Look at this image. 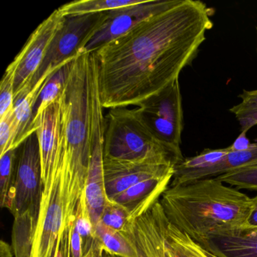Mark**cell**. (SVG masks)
Here are the masks:
<instances>
[{
    "instance_id": "obj_2",
    "label": "cell",
    "mask_w": 257,
    "mask_h": 257,
    "mask_svg": "<svg viewBox=\"0 0 257 257\" xmlns=\"http://www.w3.org/2000/svg\"><path fill=\"white\" fill-rule=\"evenodd\" d=\"M161 204L170 223L201 246L218 233L243 228L252 198L216 177L169 186Z\"/></svg>"
},
{
    "instance_id": "obj_22",
    "label": "cell",
    "mask_w": 257,
    "mask_h": 257,
    "mask_svg": "<svg viewBox=\"0 0 257 257\" xmlns=\"http://www.w3.org/2000/svg\"><path fill=\"white\" fill-rule=\"evenodd\" d=\"M142 0H81L58 8L64 16L97 14L140 4Z\"/></svg>"
},
{
    "instance_id": "obj_30",
    "label": "cell",
    "mask_w": 257,
    "mask_h": 257,
    "mask_svg": "<svg viewBox=\"0 0 257 257\" xmlns=\"http://www.w3.org/2000/svg\"><path fill=\"white\" fill-rule=\"evenodd\" d=\"M253 144L249 142V139L246 137V132H241L234 143L228 147L231 151H245V150H249Z\"/></svg>"
},
{
    "instance_id": "obj_3",
    "label": "cell",
    "mask_w": 257,
    "mask_h": 257,
    "mask_svg": "<svg viewBox=\"0 0 257 257\" xmlns=\"http://www.w3.org/2000/svg\"><path fill=\"white\" fill-rule=\"evenodd\" d=\"M64 228L75 219L88 176L91 119V53L75 59L59 97Z\"/></svg>"
},
{
    "instance_id": "obj_19",
    "label": "cell",
    "mask_w": 257,
    "mask_h": 257,
    "mask_svg": "<svg viewBox=\"0 0 257 257\" xmlns=\"http://www.w3.org/2000/svg\"><path fill=\"white\" fill-rule=\"evenodd\" d=\"M76 58L70 60L63 64L51 76L50 79L45 85L37 100L35 109H34V118L38 116L48 106H50L59 98L60 96L65 89Z\"/></svg>"
},
{
    "instance_id": "obj_13",
    "label": "cell",
    "mask_w": 257,
    "mask_h": 257,
    "mask_svg": "<svg viewBox=\"0 0 257 257\" xmlns=\"http://www.w3.org/2000/svg\"><path fill=\"white\" fill-rule=\"evenodd\" d=\"M103 168L106 195L109 200L144 180L174 174L173 165L150 162H122L105 158Z\"/></svg>"
},
{
    "instance_id": "obj_31",
    "label": "cell",
    "mask_w": 257,
    "mask_h": 257,
    "mask_svg": "<svg viewBox=\"0 0 257 257\" xmlns=\"http://www.w3.org/2000/svg\"><path fill=\"white\" fill-rule=\"evenodd\" d=\"M243 228H257V195L252 198V207Z\"/></svg>"
},
{
    "instance_id": "obj_21",
    "label": "cell",
    "mask_w": 257,
    "mask_h": 257,
    "mask_svg": "<svg viewBox=\"0 0 257 257\" xmlns=\"http://www.w3.org/2000/svg\"><path fill=\"white\" fill-rule=\"evenodd\" d=\"M165 249L171 257H208L205 250L168 221Z\"/></svg>"
},
{
    "instance_id": "obj_33",
    "label": "cell",
    "mask_w": 257,
    "mask_h": 257,
    "mask_svg": "<svg viewBox=\"0 0 257 257\" xmlns=\"http://www.w3.org/2000/svg\"><path fill=\"white\" fill-rule=\"evenodd\" d=\"M205 250V249H204ZM206 253L208 255V257H219L217 255H214V254L211 253V252H208V251L205 250Z\"/></svg>"
},
{
    "instance_id": "obj_1",
    "label": "cell",
    "mask_w": 257,
    "mask_h": 257,
    "mask_svg": "<svg viewBox=\"0 0 257 257\" xmlns=\"http://www.w3.org/2000/svg\"><path fill=\"white\" fill-rule=\"evenodd\" d=\"M213 13L201 1L178 0L94 52L103 107L138 106L179 79L213 28Z\"/></svg>"
},
{
    "instance_id": "obj_14",
    "label": "cell",
    "mask_w": 257,
    "mask_h": 257,
    "mask_svg": "<svg viewBox=\"0 0 257 257\" xmlns=\"http://www.w3.org/2000/svg\"><path fill=\"white\" fill-rule=\"evenodd\" d=\"M173 177L174 174L144 180L110 201L125 207L130 213V222L135 220L160 200L162 194L169 187Z\"/></svg>"
},
{
    "instance_id": "obj_28",
    "label": "cell",
    "mask_w": 257,
    "mask_h": 257,
    "mask_svg": "<svg viewBox=\"0 0 257 257\" xmlns=\"http://www.w3.org/2000/svg\"><path fill=\"white\" fill-rule=\"evenodd\" d=\"M238 97L241 100L240 103L229 109L230 112L233 114L237 113L240 111L257 108V90H243V92Z\"/></svg>"
},
{
    "instance_id": "obj_16",
    "label": "cell",
    "mask_w": 257,
    "mask_h": 257,
    "mask_svg": "<svg viewBox=\"0 0 257 257\" xmlns=\"http://www.w3.org/2000/svg\"><path fill=\"white\" fill-rule=\"evenodd\" d=\"M58 69L48 71L25 97L15 103V115L18 124V134L14 149L19 148L30 135L37 132L34 127V109L36 104L45 85Z\"/></svg>"
},
{
    "instance_id": "obj_27",
    "label": "cell",
    "mask_w": 257,
    "mask_h": 257,
    "mask_svg": "<svg viewBox=\"0 0 257 257\" xmlns=\"http://www.w3.org/2000/svg\"><path fill=\"white\" fill-rule=\"evenodd\" d=\"M18 134V124L13 108L4 118H0V156L14 149Z\"/></svg>"
},
{
    "instance_id": "obj_17",
    "label": "cell",
    "mask_w": 257,
    "mask_h": 257,
    "mask_svg": "<svg viewBox=\"0 0 257 257\" xmlns=\"http://www.w3.org/2000/svg\"><path fill=\"white\" fill-rule=\"evenodd\" d=\"M38 216L33 212L27 211L15 217L12 240L15 257H32Z\"/></svg>"
},
{
    "instance_id": "obj_23",
    "label": "cell",
    "mask_w": 257,
    "mask_h": 257,
    "mask_svg": "<svg viewBox=\"0 0 257 257\" xmlns=\"http://www.w3.org/2000/svg\"><path fill=\"white\" fill-rule=\"evenodd\" d=\"M18 149L9 150L0 156V204L7 207L14 183Z\"/></svg>"
},
{
    "instance_id": "obj_34",
    "label": "cell",
    "mask_w": 257,
    "mask_h": 257,
    "mask_svg": "<svg viewBox=\"0 0 257 257\" xmlns=\"http://www.w3.org/2000/svg\"><path fill=\"white\" fill-rule=\"evenodd\" d=\"M166 253H167V256H168V257H171V256H170V255H168V252H166Z\"/></svg>"
},
{
    "instance_id": "obj_5",
    "label": "cell",
    "mask_w": 257,
    "mask_h": 257,
    "mask_svg": "<svg viewBox=\"0 0 257 257\" xmlns=\"http://www.w3.org/2000/svg\"><path fill=\"white\" fill-rule=\"evenodd\" d=\"M137 106L141 121L154 138L168 148L182 153L184 118L179 79Z\"/></svg>"
},
{
    "instance_id": "obj_12",
    "label": "cell",
    "mask_w": 257,
    "mask_h": 257,
    "mask_svg": "<svg viewBox=\"0 0 257 257\" xmlns=\"http://www.w3.org/2000/svg\"><path fill=\"white\" fill-rule=\"evenodd\" d=\"M61 126L59 98L34 118L41 159L43 189L50 186L54 174L61 165Z\"/></svg>"
},
{
    "instance_id": "obj_25",
    "label": "cell",
    "mask_w": 257,
    "mask_h": 257,
    "mask_svg": "<svg viewBox=\"0 0 257 257\" xmlns=\"http://www.w3.org/2000/svg\"><path fill=\"white\" fill-rule=\"evenodd\" d=\"M216 178L236 189L257 192V164L234 170Z\"/></svg>"
},
{
    "instance_id": "obj_35",
    "label": "cell",
    "mask_w": 257,
    "mask_h": 257,
    "mask_svg": "<svg viewBox=\"0 0 257 257\" xmlns=\"http://www.w3.org/2000/svg\"><path fill=\"white\" fill-rule=\"evenodd\" d=\"M256 52H257V49H256Z\"/></svg>"
},
{
    "instance_id": "obj_9",
    "label": "cell",
    "mask_w": 257,
    "mask_h": 257,
    "mask_svg": "<svg viewBox=\"0 0 257 257\" xmlns=\"http://www.w3.org/2000/svg\"><path fill=\"white\" fill-rule=\"evenodd\" d=\"M178 0H152L103 13L94 34L85 42L79 55L94 53L105 45L127 34L132 28L152 16L177 4Z\"/></svg>"
},
{
    "instance_id": "obj_32",
    "label": "cell",
    "mask_w": 257,
    "mask_h": 257,
    "mask_svg": "<svg viewBox=\"0 0 257 257\" xmlns=\"http://www.w3.org/2000/svg\"><path fill=\"white\" fill-rule=\"evenodd\" d=\"M13 247L4 240L0 243V257H13Z\"/></svg>"
},
{
    "instance_id": "obj_8",
    "label": "cell",
    "mask_w": 257,
    "mask_h": 257,
    "mask_svg": "<svg viewBox=\"0 0 257 257\" xmlns=\"http://www.w3.org/2000/svg\"><path fill=\"white\" fill-rule=\"evenodd\" d=\"M64 221L62 173L60 166L50 186L43 189L32 257H57Z\"/></svg>"
},
{
    "instance_id": "obj_7",
    "label": "cell",
    "mask_w": 257,
    "mask_h": 257,
    "mask_svg": "<svg viewBox=\"0 0 257 257\" xmlns=\"http://www.w3.org/2000/svg\"><path fill=\"white\" fill-rule=\"evenodd\" d=\"M43 193L41 159L37 132L18 148L14 183L7 208L15 217L27 211L39 214Z\"/></svg>"
},
{
    "instance_id": "obj_4",
    "label": "cell",
    "mask_w": 257,
    "mask_h": 257,
    "mask_svg": "<svg viewBox=\"0 0 257 257\" xmlns=\"http://www.w3.org/2000/svg\"><path fill=\"white\" fill-rule=\"evenodd\" d=\"M105 159L122 162H150L175 167L184 159L154 138L142 122L137 109H109L106 116Z\"/></svg>"
},
{
    "instance_id": "obj_18",
    "label": "cell",
    "mask_w": 257,
    "mask_h": 257,
    "mask_svg": "<svg viewBox=\"0 0 257 257\" xmlns=\"http://www.w3.org/2000/svg\"><path fill=\"white\" fill-rule=\"evenodd\" d=\"M255 164H257V144H254L249 150L245 151L230 150L219 162L200 172L195 180L217 177L234 170Z\"/></svg>"
},
{
    "instance_id": "obj_11",
    "label": "cell",
    "mask_w": 257,
    "mask_h": 257,
    "mask_svg": "<svg viewBox=\"0 0 257 257\" xmlns=\"http://www.w3.org/2000/svg\"><path fill=\"white\" fill-rule=\"evenodd\" d=\"M168 225L159 200L144 214L131 221L121 232L133 243L138 257H168L165 249Z\"/></svg>"
},
{
    "instance_id": "obj_20",
    "label": "cell",
    "mask_w": 257,
    "mask_h": 257,
    "mask_svg": "<svg viewBox=\"0 0 257 257\" xmlns=\"http://www.w3.org/2000/svg\"><path fill=\"white\" fill-rule=\"evenodd\" d=\"M96 237L102 247L112 255L119 257H138L136 248L121 231H116L99 222Z\"/></svg>"
},
{
    "instance_id": "obj_24",
    "label": "cell",
    "mask_w": 257,
    "mask_h": 257,
    "mask_svg": "<svg viewBox=\"0 0 257 257\" xmlns=\"http://www.w3.org/2000/svg\"><path fill=\"white\" fill-rule=\"evenodd\" d=\"M20 61L21 57L18 54L6 70L0 83V118L15 107V79Z\"/></svg>"
},
{
    "instance_id": "obj_15",
    "label": "cell",
    "mask_w": 257,
    "mask_h": 257,
    "mask_svg": "<svg viewBox=\"0 0 257 257\" xmlns=\"http://www.w3.org/2000/svg\"><path fill=\"white\" fill-rule=\"evenodd\" d=\"M201 247L219 257H257V228L213 234Z\"/></svg>"
},
{
    "instance_id": "obj_29",
    "label": "cell",
    "mask_w": 257,
    "mask_h": 257,
    "mask_svg": "<svg viewBox=\"0 0 257 257\" xmlns=\"http://www.w3.org/2000/svg\"><path fill=\"white\" fill-rule=\"evenodd\" d=\"M234 115L238 120L241 132H247L257 124V108L240 111Z\"/></svg>"
},
{
    "instance_id": "obj_6",
    "label": "cell",
    "mask_w": 257,
    "mask_h": 257,
    "mask_svg": "<svg viewBox=\"0 0 257 257\" xmlns=\"http://www.w3.org/2000/svg\"><path fill=\"white\" fill-rule=\"evenodd\" d=\"M103 16V13L65 16L64 24L49 46L40 68L15 103L25 97L48 71L56 70L80 55L81 49L100 25Z\"/></svg>"
},
{
    "instance_id": "obj_26",
    "label": "cell",
    "mask_w": 257,
    "mask_h": 257,
    "mask_svg": "<svg viewBox=\"0 0 257 257\" xmlns=\"http://www.w3.org/2000/svg\"><path fill=\"white\" fill-rule=\"evenodd\" d=\"M130 220L128 210L123 206L109 199L102 213L100 222L112 229L123 231Z\"/></svg>"
},
{
    "instance_id": "obj_10",
    "label": "cell",
    "mask_w": 257,
    "mask_h": 257,
    "mask_svg": "<svg viewBox=\"0 0 257 257\" xmlns=\"http://www.w3.org/2000/svg\"><path fill=\"white\" fill-rule=\"evenodd\" d=\"M65 20L59 10L54 11L30 36L19 55L20 64L15 79V100L28 86L40 68L49 46Z\"/></svg>"
}]
</instances>
